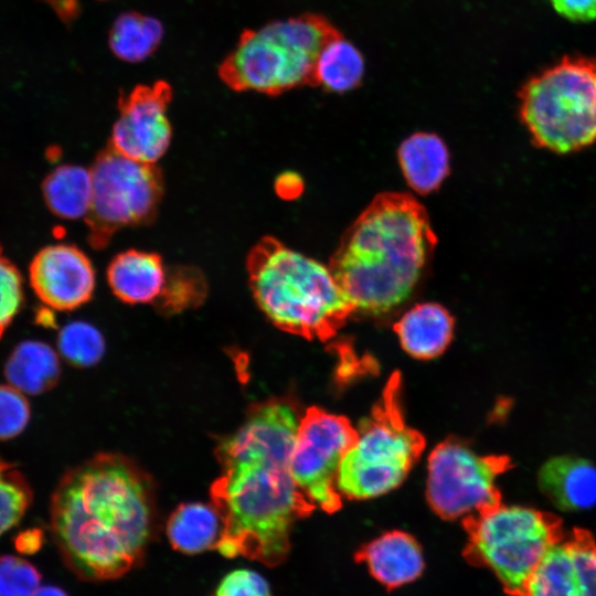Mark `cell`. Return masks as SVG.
Instances as JSON below:
<instances>
[{
  "label": "cell",
  "mask_w": 596,
  "mask_h": 596,
  "mask_svg": "<svg viewBox=\"0 0 596 596\" xmlns=\"http://www.w3.org/2000/svg\"><path fill=\"white\" fill-rule=\"evenodd\" d=\"M519 98L538 147L570 153L596 141V57L565 56L531 77Z\"/></svg>",
  "instance_id": "8992f818"
},
{
  "label": "cell",
  "mask_w": 596,
  "mask_h": 596,
  "mask_svg": "<svg viewBox=\"0 0 596 596\" xmlns=\"http://www.w3.org/2000/svg\"><path fill=\"white\" fill-rule=\"evenodd\" d=\"M248 284L264 315L279 329L328 340L355 311L329 266L266 236L246 258Z\"/></svg>",
  "instance_id": "277c9868"
},
{
  "label": "cell",
  "mask_w": 596,
  "mask_h": 596,
  "mask_svg": "<svg viewBox=\"0 0 596 596\" xmlns=\"http://www.w3.org/2000/svg\"><path fill=\"white\" fill-rule=\"evenodd\" d=\"M153 522L151 482L120 455H98L71 469L52 497L54 541L85 581L118 578L139 564Z\"/></svg>",
  "instance_id": "7a4b0ae2"
},
{
  "label": "cell",
  "mask_w": 596,
  "mask_h": 596,
  "mask_svg": "<svg viewBox=\"0 0 596 596\" xmlns=\"http://www.w3.org/2000/svg\"><path fill=\"white\" fill-rule=\"evenodd\" d=\"M172 96V86L163 79L121 93L109 146L126 157L156 164L171 142L167 110Z\"/></svg>",
  "instance_id": "7c38bea8"
},
{
  "label": "cell",
  "mask_w": 596,
  "mask_h": 596,
  "mask_svg": "<svg viewBox=\"0 0 596 596\" xmlns=\"http://www.w3.org/2000/svg\"><path fill=\"white\" fill-rule=\"evenodd\" d=\"M436 238L415 198L381 193L344 232L328 266L355 310L382 315L412 294Z\"/></svg>",
  "instance_id": "3957f363"
},
{
  "label": "cell",
  "mask_w": 596,
  "mask_h": 596,
  "mask_svg": "<svg viewBox=\"0 0 596 596\" xmlns=\"http://www.w3.org/2000/svg\"><path fill=\"white\" fill-rule=\"evenodd\" d=\"M163 38L162 23L136 11L119 14L110 26L108 45L124 62L138 63L152 55Z\"/></svg>",
  "instance_id": "603a6c76"
},
{
  "label": "cell",
  "mask_w": 596,
  "mask_h": 596,
  "mask_svg": "<svg viewBox=\"0 0 596 596\" xmlns=\"http://www.w3.org/2000/svg\"><path fill=\"white\" fill-rule=\"evenodd\" d=\"M370 574L387 589L415 581L424 570L423 552L408 533L394 530L383 533L355 553Z\"/></svg>",
  "instance_id": "9a60e30c"
},
{
  "label": "cell",
  "mask_w": 596,
  "mask_h": 596,
  "mask_svg": "<svg viewBox=\"0 0 596 596\" xmlns=\"http://www.w3.org/2000/svg\"><path fill=\"white\" fill-rule=\"evenodd\" d=\"M277 193L285 199H292L302 190V182L295 173H285L277 179Z\"/></svg>",
  "instance_id": "d6a6232c"
},
{
  "label": "cell",
  "mask_w": 596,
  "mask_h": 596,
  "mask_svg": "<svg viewBox=\"0 0 596 596\" xmlns=\"http://www.w3.org/2000/svg\"><path fill=\"white\" fill-rule=\"evenodd\" d=\"M213 596H272V592L263 576L241 568L225 575Z\"/></svg>",
  "instance_id": "4dcf8cb0"
},
{
  "label": "cell",
  "mask_w": 596,
  "mask_h": 596,
  "mask_svg": "<svg viewBox=\"0 0 596 596\" xmlns=\"http://www.w3.org/2000/svg\"><path fill=\"white\" fill-rule=\"evenodd\" d=\"M401 376L392 374L372 412L355 428L344 454L337 488L343 499L365 500L398 487L425 447L421 433L409 427L401 407Z\"/></svg>",
  "instance_id": "52a82bcc"
},
{
  "label": "cell",
  "mask_w": 596,
  "mask_h": 596,
  "mask_svg": "<svg viewBox=\"0 0 596 596\" xmlns=\"http://www.w3.org/2000/svg\"><path fill=\"white\" fill-rule=\"evenodd\" d=\"M394 330L409 355L428 360L441 354L450 343L454 319L443 306L423 302L406 311Z\"/></svg>",
  "instance_id": "ac0fdd59"
},
{
  "label": "cell",
  "mask_w": 596,
  "mask_h": 596,
  "mask_svg": "<svg viewBox=\"0 0 596 596\" xmlns=\"http://www.w3.org/2000/svg\"><path fill=\"white\" fill-rule=\"evenodd\" d=\"M206 283L194 267L178 266L167 272L166 284L157 302L166 312L198 306L205 297Z\"/></svg>",
  "instance_id": "d4e9b609"
},
{
  "label": "cell",
  "mask_w": 596,
  "mask_h": 596,
  "mask_svg": "<svg viewBox=\"0 0 596 596\" xmlns=\"http://www.w3.org/2000/svg\"><path fill=\"white\" fill-rule=\"evenodd\" d=\"M32 596H68L62 588L56 586L40 587Z\"/></svg>",
  "instance_id": "836d02e7"
},
{
  "label": "cell",
  "mask_w": 596,
  "mask_h": 596,
  "mask_svg": "<svg viewBox=\"0 0 596 596\" xmlns=\"http://www.w3.org/2000/svg\"><path fill=\"white\" fill-rule=\"evenodd\" d=\"M30 285L49 308L73 310L87 302L95 289L94 267L84 252L70 244L45 246L29 267Z\"/></svg>",
  "instance_id": "5bb4252c"
},
{
  "label": "cell",
  "mask_w": 596,
  "mask_h": 596,
  "mask_svg": "<svg viewBox=\"0 0 596 596\" xmlns=\"http://www.w3.org/2000/svg\"><path fill=\"white\" fill-rule=\"evenodd\" d=\"M363 75L361 52L343 35L339 34L323 45L315 65V85L343 93L359 86Z\"/></svg>",
  "instance_id": "cb8c5ba5"
},
{
  "label": "cell",
  "mask_w": 596,
  "mask_h": 596,
  "mask_svg": "<svg viewBox=\"0 0 596 596\" xmlns=\"http://www.w3.org/2000/svg\"><path fill=\"white\" fill-rule=\"evenodd\" d=\"M300 417L286 400L252 407L243 425L216 450L221 475L211 488L222 520L217 551L266 566L281 564L296 521L316 510L290 471Z\"/></svg>",
  "instance_id": "6da1fadb"
},
{
  "label": "cell",
  "mask_w": 596,
  "mask_h": 596,
  "mask_svg": "<svg viewBox=\"0 0 596 596\" xmlns=\"http://www.w3.org/2000/svg\"><path fill=\"white\" fill-rule=\"evenodd\" d=\"M465 558L488 568L509 596H522L549 547L562 535L558 520L526 505L498 504L466 518Z\"/></svg>",
  "instance_id": "ba28073f"
},
{
  "label": "cell",
  "mask_w": 596,
  "mask_h": 596,
  "mask_svg": "<svg viewBox=\"0 0 596 596\" xmlns=\"http://www.w3.org/2000/svg\"><path fill=\"white\" fill-rule=\"evenodd\" d=\"M57 345L63 358L76 366L95 364L105 350L102 333L94 326L83 321H74L63 327Z\"/></svg>",
  "instance_id": "484cf974"
},
{
  "label": "cell",
  "mask_w": 596,
  "mask_h": 596,
  "mask_svg": "<svg viewBox=\"0 0 596 596\" xmlns=\"http://www.w3.org/2000/svg\"><path fill=\"white\" fill-rule=\"evenodd\" d=\"M31 499L30 486L21 472L0 459V535L20 521Z\"/></svg>",
  "instance_id": "4316f807"
},
{
  "label": "cell",
  "mask_w": 596,
  "mask_h": 596,
  "mask_svg": "<svg viewBox=\"0 0 596 596\" xmlns=\"http://www.w3.org/2000/svg\"><path fill=\"white\" fill-rule=\"evenodd\" d=\"M553 9L563 18L575 22L596 19V0H550Z\"/></svg>",
  "instance_id": "1f68e13d"
},
{
  "label": "cell",
  "mask_w": 596,
  "mask_h": 596,
  "mask_svg": "<svg viewBox=\"0 0 596 596\" xmlns=\"http://www.w3.org/2000/svg\"><path fill=\"white\" fill-rule=\"evenodd\" d=\"M538 483L554 507L567 512L596 507V466L576 456H558L541 467Z\"/></svg>",
  "instance_id": "2e32d148"
},
{
  "label": "cell",
  "mask_w": 596,
  "mask_h": 596,
  "mask_svg": "<svg viewBox=\"0 0 596 596\" xmlns=\"http://www.w3.org/2000/svg\"><path fill=\"white\" fill-rule=\"evenodd\" d=\"M398 161L409 187L423 194L436 190L449 171L445 143L428 132L406 138L398 148Z\"/></svg>",
  "instance_id": "d6986e66"
},
{
  "label": "cell",
  "mask_w": 596,
  "mask_h": 596,
  "mask_svg": "<svg viewBox=\"0 0 596 596\" xmlns=\"http://www.w3.org/2000/svg\"><path fill=\"white\" fill-rule=\"evenodd\" d=\"M49 210L58 217H85L92 202L91 170L81 166L63 164L51 171L42 183Z\"/></svg>",
  "instance_id": "7402d4cb"
},
{
  "label": "cell",
  "mask_w": 596,
  "mask_h": 596,
  "mask_svg": "<svg viewBox=\"0 0 596 596\" xmlns=\"http://www.w3.org/2000/svg\"><path fill=\"white\" fill-rule=\"evenodd\" d=\"M29 419L30 406L24 393L10 384H0V440L22 433Z\"/></svg>",
  "instance_id": "f546056e"
},
{
  "label": "cell",
  "mask_w": 596,
  "mask_h": 596,
  "mask_svg": "<svg viewBox=\"0 0 596 596\" xmlns=\"http://www.w3.org/2000/svg\"><path fill=\"white\" fill-rule=\"evenodd\" d=\"M522 596H596V541L582 530L562 535L543 555Z\"/></svg>",
  "instance_id": "4fadbf2b"
},
{
  "label": "cell",
  "mask_w": 596,
  "mask_h": 596,
  "mask_svg": "<svg viewBox=\"0 0 596 596\" xmlns=\"http://www.w3.org/2000/svg\"><path fill=\"white\" fill-rule=\"evenodd\" d=\"M355 433L347 417L319 407L308 408L300 417L290 471L299 491L315 509L333 513L341 508L343 498L337 488V476Z\"/></svg>",
  "instance_id": "8fae6325"
},
{
  "label": "cell",
  "mask_w": 596,
  "mask_h": 596,
  "mask_svg": "<svg viewBox=\"0 0 596 596\" xmlns=\"http://www.w3.org/2000/svg\"><path fill=\"white\" fill-rule=\"evenodd\" d=\"M221 533L222 520L216 508L200 502L179 505L167 523L172 547L184 554L216 549Z\"/></svg>",
  "instance_id": "44dd1931"
},
{
  "label": "cell",
  "mask_w": 596,
  "mask_h": 596,
  "mask_svg": "<svg viewBox=\"0 0 596 596\" xmlns=\"http://www.w3.org/2000/svg\"><path fill=\"white\" fill-rule=\"evenodd\" d=\"M41 584L40 572L26 560L0 556V596H32Z\"/></svg>",
  "instance_id": "83f0119b"
},
{
  "label": "cell",
  "mask_w": 596,
  "mask_h": 596,
  "mask_svg": "<svg viewBox=\"0 0 596 596\" xmlns=\"http://www.w3.org/2000/svg\"><path fill=\"white\" fill-rule=\"evenodd\" d=\"M4 375L9 384L22 393L40 394L57 382L58 358L55 351L42 341H23L8 358Z\"/></svg>",
  "instance_id": "ffe728a7"
},
{
  "label": "cell",
  "mask_w": 596,
  "mask_h": 596,
  "mask_svg": "<svg viewBox=\"0 0 596 596\" xmlns=\"http://www.w3.org/2000/svg\"><path fill=\"white\" fill-rule=\"evenodd\" d=\"M89 170L92 202L85 222L94 248H104L124 227L155 219L163 195V178L156 164L131 159L108 146Z\"/></svg>",
  "instance_id": "9c48e42d"
},
{
  "label": "cell",
  "mask_w": 596,
  "mask_h": 596,
  "mask_svg": "<svg viewBox=\"0 0 596 596\" xmlns=\"http://www.w3.org/2000/svg\"><path fill=\"white\" fill-rule=\"evenodd\" d=\"M15 265L3 255L0 245V338L23 302V284Z\"/></svg>",
  "instance_id": "f1b7e54d"
},
{
  "label": "cell",
  "mask_w": 596,
  "mask_h": 596,
  "mask_svg": "<svg viewBox=\"0 0 596 596\" xmlns=\"http://www.w3.org/2000/svg\"><path fill=\"white\" fill-rule=\"evenodd\" d=\"M507 460L479 455L456 439L438 444L427 465L426 497L445 520L476 515L500 502L498 478Z\"/></svg>",
  "instance_id": "30bf717a"
},
{
  "label": "cell",
  "mask_w": 596,
  "mask_h": 596,
  "mask_svg": "<svg viewBox=\"0 0 596 596\" xmlns=\"http://www.w3.org/2000/svg\"><path fill=\"white\" fill-rule=\"evenodd\" d=\"M340 32L322 15L305 13L245 29L217 67L235 92L279 95L315 85V65L323 45Z\"/></svg>",
  "instance_id": "5b68a950"
},
{
  "label": "cell",
  "mask_w": 596,
  "mask_h": 596,
  "mask_svg": "<svg viewBox=\"0 0 596 596\" xmlns=\"http://www.w3.org/2000/svg\"><path fill=\"white\" fill-rule=\"evenodd\" d=\"M166 278L167 270L161 257L151 252H123L113 258L107 268V281L111 291L127 304L157 301Z\"/></svg>",
  "instance_id": "e0dca14e"
}]
</instances>
